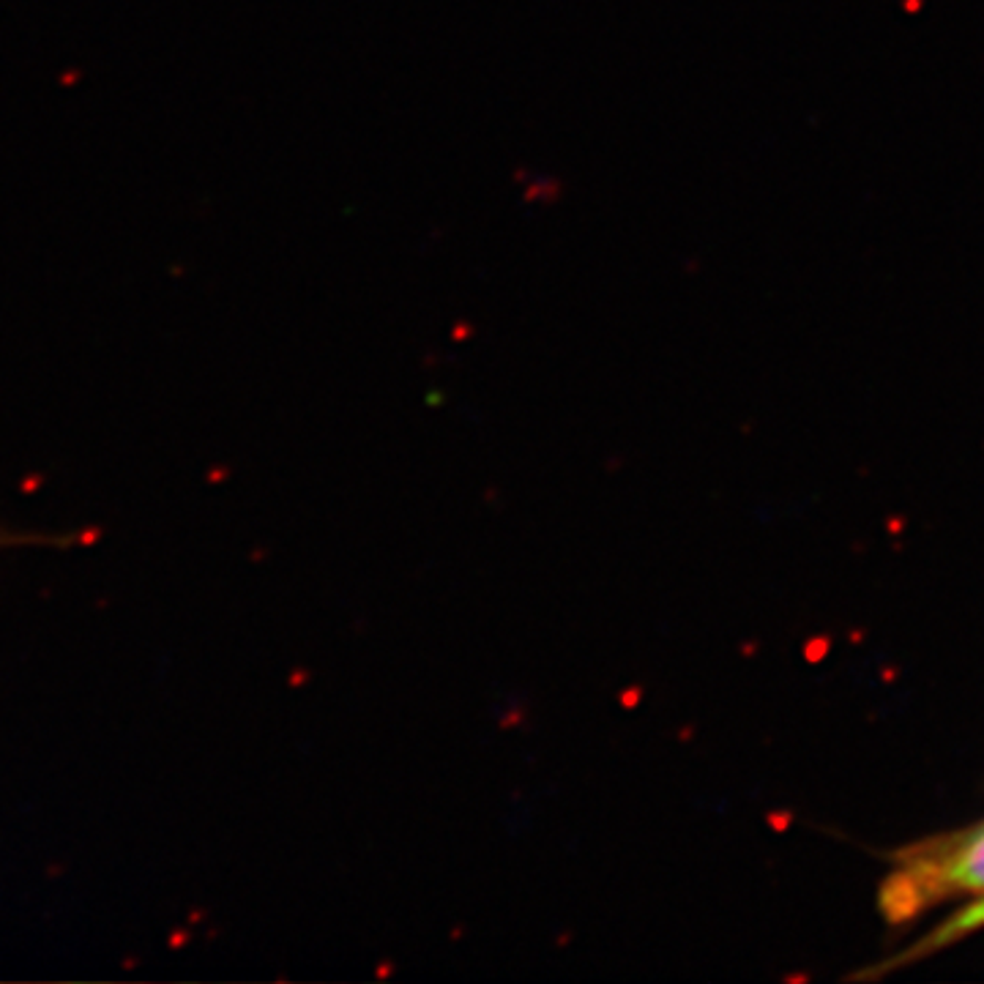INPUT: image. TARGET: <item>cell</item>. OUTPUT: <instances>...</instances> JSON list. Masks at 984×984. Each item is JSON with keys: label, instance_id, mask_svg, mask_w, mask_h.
Returning a JSON list of instances; mask_svg holds the SVG:
<instances>
[{"label": "cell", "instance_id": "1", "mask_svg": "<svg viewBox=\"0 0 984 984\" xmlns=\"http://www.w3.org/2000/svg\"><path fill=\"white\" fill-rule=\"evenodd\" d=\"M878 897L889 924H909L946 903H965L922 946H913L909 957L939 952L971 930L984 927V818L974 826L927 836L900 851Z\"/></svg>", "mask_w": 984, "mask_h": 984}, {"label": "cell", "instance_id": "2", "mask_svg": "<svg viewBox=\"0 0 984 984\" xmlns=\"http://www.w3.org/2000/svg\"><path fill=\"white\" fill-rule=\"evenodd\" d=\"M26 541H47V536L41 534H20V530H9V528H0V547L3 545H26Z\"/></svg>", "mask_w": 984, "mask_h": 984}]
</instances>
